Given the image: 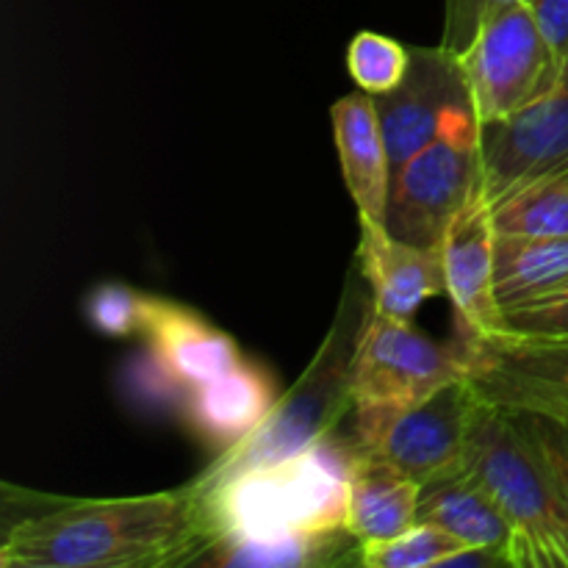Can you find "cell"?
I'll return each instance as SVG.
<instances>
[{
    "mask_svg": "<svg viewBox=\"0 0 568 568\" xmlns=\"http://www.w3.org/2000/svg\"><path fill=\"white\" fill-rule=\"evenodd\" d=\"M26 514L6 521L3 568L194 566L209 549L192 483L116 499H67L17 488Z\"/></svg>",
    "mask_w": 568,
    "mask_h": 568,
    "instance_id": "cell-1",
    "label": "cell"
},
{
    "mask_svg": "<svg viewBox=\"0 0 568 568\" xmlns=\"http://www.w3.org/2000/svg\"><path fill=\"white\" fill-rule=\"evenodd\" d=\"M375 303L366 277L353 266L338 300L336 320L314 361L297 383L281 394L264 425L244 442L222 449L214 464L205 466L192 486L197 491L222 486L244 471L283 464L333 433L344 414H353V372L364 333L369 327Z\"/></svg>",
    "mask_w": 568,
    "mask_h": 568,
    "instance_id": "cell-2",
    "label": "cell"
},
{
    "mask_svg": "<svg viewBox=\"0 0 568 568\" xmlns=\"http://www.w3.org/2000/svg\"><path fill=\"white\" fill-rule=\"evenodd\" d=\"M361 455L353 433L333 430L283 464L244 471L209 491L194 488L209 541L347 527V488Z\"/></svg>",
    "mask_w": 568,
    "mask_h": 568,
    "instance_id": "cell-3",
    "label": "cell"
},
{
    "mask_svg": "<svg viewBox=\"0 0 568 568\" xmlns=\"http://www.w3.org/2000/svg\"><path fill=\"white\" fill-rule=\"evenodd\" d=\"M466 471L514 525L510 568H568V503L530 433L510 410L483 405Z\"/></svg>",
    "mask_w": 568,
    "mask_h": 568,
    "instance_id": "cell-4",
    "label": "cell"
},
{
    "mask_svg": "<svg viewBox=\"0 0 568 568\" xmlns=\"http://www.w3.org/2000/svg\"><path fill=\"white\" fill-rule=\"evenodd\" d=\"M483 194V139L475 103L455 105L425 150L392 175L386 227L422 247H442L455 216Z\"/></svg>",
    "mask_w": 568,
    "mask_h": 568,
    "instance_id": "cell-5",
    "label": "cell"
},
{
    "mask_svg": "<svg viewBox=\"0 0 568 568\" xmlns=\"http://www.w3.org/2000/svg\"><path fill=\"white\" fill-rule=\"evenodd\" d=\"M486 399L469 377L405 408L353 405V436L364 453L377 455L414 477L419 486L466 471L471 430Z\"/></svg>",
    "mask_w": 568,
    "mask_h": 568,
    "instance_id": "cell-6",
    "label": "cell"
},
{
    "mask_svg": "<svg viewBox=\"0 0 568 568\" xmlns=\"http://www.w3.org/2000/svg\"><path fill=\"white\" fill-rule=\"evenodd\" d=\"M471 103L480 122L516 114L560 78V59L530 3L488 6L460 50Z\"/></svg>",
    "mask_w": 568,
    "mask_h": 568,
    "instance_id": "cell-7",
    "label": "cell"
},
{
    "mask_svg": "<svg viewBox=\"0 0 568 568\" xmlns=\"http://www.w3.org/2000/svg\"><path fill=\"white\" fill-rule=\"evenodd\" d=\"M464 377L469 361L458 342H436L410 320L375 311L355 355L353 405L405 408Z\"/></svg>",
    "mask_w": 568,
    "mask_h": 568,
    "instance_id": "cell-8",
    "label": "cell"
},
{
    "mask_svg": "<svg viewBox=\"0 0 568 568\" xmlns=\"http://www.w3.org/2000/svg\"><path fill=\"white\" fill-rule=\"evenodd\" d=\"M458 344L469 361V381L488 405L568 425V338L491 333Z\"/></svg>",
    "mask_w": 568,
    "mask_h": 568,
    "instance_id": "cell-9",
    "label": "cell"
},
{
    "mask_svg": "<svg viewBox=\"0 0 568 568\" xmlns=\"http://www.w3.org/2000/svg\"><path fill=\"white\" fill-rule=\"evenodd\" d=\"M483 197L497 205L538 178L568 170V59L547 94L516 114L480 122Z\"/></svg>",
    "mask_w": 568,
    "mask_h": 568,
    "instance_id": "cell-10",
    "label": "cell"
},
{
    "mask_svg": "<svg viewBox=\"0 0 568 568\" xmlns=\"http://www.w3.org/2000/svg\"><path fill=\"white\" fill-rule=\"evenodd\" d=\"M471 103L469 81L458 50L410 48L403 81L386 94H375L377 116L386 136L392 175L436 139L455 105Z\"/></svg>",
    "mask_w": 568,
    "mask_h": 568,
    "instance_id": "cell-11",
    "label": "cell"
},
{
    "mask_svg": "<svg viewBox=\"0 0 568 568\" xmlns=\"http://www.w3.org/2000/svg\"><path fill=\"white\" fill-rule=\"evenodd\" d=\"M144 338L155 388L181 399L244 361L236 338L211 325L197 311L164 297H153Z\"/></svg>",
    "mask_w": 568,
    "mask_h": 568,
    "instance_id": "cell-12",
    "label": "cell"
},
{
    "mask_svg": "<svg viewBox=\"0 0 568 568\" xmlns=\"http://www.w3.org/2000/svg\"><path fill=\"white\" fill-rule=\"evenodd\" d=\"M494 231L491 205L477 194L449 225L442 242L447 297L455 311V338L475 342L499 331L503 308L494 286Z\"/></svg>",
    "mask_w": 568,
    "mask_h": 568,
    "instance_id": "cell-13",
    "label": "cell"
},
{
    "mask_svg": "<svg viewBox=\"0 0 568 568\" xmlns=\"http://www.w3.org/2000/svg\"><path fill=\"white\" fill-rule=\"evenodd\" d=\"M355 266L366 277L375 311L410 320L430 297L447 294L442 247H422L394 236L383 222L358 216Z\"/></svg>",
    "mask_w": 568,
    "mask_h": 568,
    "instance_id": "cell-14",
    "label": "cell"
},
{
    "mask_svg": "<svg viewBox=\"0 0 568 568\" xmlns=\"http://www.w3.org/2000/svg\"><path fill=\"white\" fill-rule=\"evenodd\" d=\"M277 399L281 392L270 369L244 358L225 375L192 388L181 399V416L194 436L222 453L258 430Z\"/></svg>",
    "mask_w": 568,
    "mask_h": 568,
    "instance_id": "cell-15",
    "label": "cell"
},
{
    "mask_svg": "<svg viewBox=\"0 0 568 568\" xmlns=\"http://www.w3.org/2000/svg\"><path fill=\"white\" fill-rule=\"evenodd\" d=\"M333 136H336L342 175L358 216L386 225L388 192H392V161L375 98L355 92L333 103Z\"/></svg>",
    "mask_w": 568,
    "mask_h": 568,
    "instance_id": "cell-16",
    "label": "cell"
},
{
    "mask_svg": "<svg viewBox=\"0 0 568 568\" xmlns=\"http://www.w3.org/2000/svg\"><path fill=\"white\" fill-rule=\"evenodd\" d=\"M422 486L403 469L364 453L347 488V530L361 544L386 541L410 530L419 516Z\"/></svg>",
    "mask_w": 568,
    "mask_h": 568,
    "instance_id": "cell-17",
    "label": "cell"
},
{
    "mask_svg": "<svg viewBox=\"0 0 568 568\" xmlns=\"http://www.w3.org/2000/svg\"><path fill=\"white\" fill-rule=\"evenodd\" d=\"M416 519L422 525L442 527L449 536L460 538L466 547L497 549L510 564V547L516 538L514 525L503 514L497 499L469 471L422 486Z\"/></svg>",
    "mask_w": 568,
    "mask_h": 568,
    "instance_id": "cell-18",
    "label": "cell"
},
{
    "mask_svg": "<svg viewBox=\"0 0 568 568\" xmlns=\"http://www.w3.org/2000/svg\"><path fill=\"white\" fill-rule=\"evenodd\" d=\"M364 544L347 530L292 532L277 538H222L214 541L194 566L225 568H320L361 566Z\"/></svg>",
    "mask_w": 568,
    "mask_h": 568,
    "instance_id": "cell-19",
    "label": "cell"
},
{
    "mask_svg": "<svg viewBox=\"0 0 568 568\" xmlns=\"http://www.w3.org/2000/svg\"><path fill=\"white\" fill-rule=\"evenodd\" d=\"M568 275V236H503L494 242L499 308L547 292Z\"/></svg>",
    "mask_w": 568,
    "mask_h": 568,
    "instance_id": "cell-20",
    "label": "cell"
},
{
    "mask_svg": "<svg viewBox=\"0 0 568 568\" xmlns=\"http://www.w3.org/2000/svg\"><path fill=\"white\" fill-rule=\"evenodd\" d=\"M503 236H568V170L538 178L491 209Z\"/></svg>",
    "mask_w": 568,
    "mask_h": 568,
    "instance_id": "cell-21",
    "label": "cell"
},
{
    "mask_svg": "<svg viewBox=\"0 0 568 568\" xmlns=\"http://www.w3.org/2000/svg\"><path fill=\"white\" fill-rule=\"evenodd\" d=\"M466 549L460 538L447 530L416 521L410 530L386 541H372L361 547V566L366 568H427L444 566L453 555Z\"/></svg>",
    "mask_w": 568,
    "mask_h": 568,
    "instance_id": "cell-22",
    "label": "cell"
},
{
    "mask_svg": "<svg viewBox=\"0 0 568 568\" xmlns=\"http://www.w3.org/2000/svg\"><path fill=\"white\" fill-rule=\"evenodd\" d=\"M410 48L399 44L397 39L383 37L375 31L355 33L347 48V72L361 92L366 94H386L403 81L408 70Z\"/></svg>",
    "mask_w": 568,
    "mask_h": 568,
    "instance_id": "cell-23",
    "label": "cell"
},
{
    "mask_svg": "<svg viewBox=\"0 0 568 568\" xmlns=\"http://www.w3.org/2000/svg\"><path fill=\"white\" fill-rule=\"evenodd\" d=\"M153 294H144L125 283H100L87 294L83 314L94 331L105 336H144Z\"/></svg>",
    "mask_w": 568,
    "mask_h": 568,
    "instance_id": "cell-24",
    "label": "cell"
},
{
    "mask_svg": "<svg viewBox=\"0 0 568 568\" xmlns=\"http://www.w3.org/2000/svg\"><path fill=\"white\" fill-rule=\"evenodd\" d=\"M497 333L519 338H568V275L547 292L503 308Z\"/></svg>",
    "mask_w": 568,
    "mask_h": 568,
    "instance_id": "cell-25",
    "label": "cell"
},
{
    "mask_svg": "<svg viewBox=\"0 0 568 568\" xmlns=\"http://www.w3.org/2000/svg\"><path fill=\"white\" fill-rule=\"evenodd\" d=\"M514 414V410H510ZM519 425L530 433L536 447L541 449L544 460L552 469L555 480H558L560 491H564L568 503V425H558L552 419H544L536 414H514Z\"/></svg>",
    "mask_w": 568,
    "mask_h": 568,
    "instance_id": "cell-26",
    "label": "cell"
},
{
    "mask_svg": "<svg viewBox=\"0 0 568 568\" xmlns=\"http://www.w3.org/2000/svg\"><path fill=\"white\" fill-rule=\"evenodd\" d=\"M532 11L538 17L544 37L552 44L560 64L568 59V0H536Z\"/></svg>",
    "mask_w": 568,
    "mask_h": 568,
    "instance_id": "cell-27",
    "label": "cell"
},
{
    "mask_svg": "<svg viewBox=\"0 0 568 568\" xmlns=\"http://www.w3.org/2000/svg\"><path fill=\"white\" fill-rule=\"evenodd\" d=\"M503 3H536V0H480V11L488 9V6H503ZM480 17V14H477Z\"/></svg>",
    "mask_w": 568,
    "mask_h": 568,
    "instance_id": "cell-28",
    "label": "cell"
}]
</instances>
